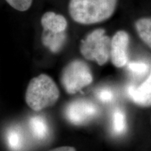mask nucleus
Segmentation results:
<instances>
[{
  "mask_svg": "<svg viewBox=\"0 0 151 151\" xmlns=\"http://www.w3.org/2000/svg\"><path fill=\"white\" fill-rule=\"evenodd\" d=\"M11 7L19 11H25L32 6L33 0H6Z\"/></svg>",
  "mask_w": 151,
  "mask_h": 151,
  "instance_id": "15",
  "label": "nucleus"
},
{
  "mask_svg": "<svg viewBox=\"0 0 151 151\" xmlns=\"http://www.w3.org/2000/svg\"><path fill=\"white\" fill-rule=\"evenodd\" d=\"M134 25L141 40L151 49V17L138 19Z\"/></svg>",
  "mask_w": 151,
  "mask_h": 151,
  "instance_id": "12",
  "label": "nucleus"
},
{
  "mask_svg": "<svg viewBox=\"0 0 151 151\" xmlns=\"http://www.w3.org/2000/svg\"><path fill=\"white\" fill-rule=\"evenodd\" d=\"M29 127L31 134L36 140L42 141L48 139L50 135V127L46 118L42 116L36 115L29 120Z\"/></svg>",
  "mask_w": 151,
  "mask_h": 151,
  "instance_id": "9",
  "label": "nucleus"
},
{
  "mask_svg": "<svg viewBox=\"0 0 151 151\" xmlns=\"http://www.w3.org/2000/svg\"><path fill=\"white\" fill-rule=\"evenodd\" d=\"M49 151H76L73 147L71 146H61L54 148Z\"/></svg>",
  "mask_w": 151,
  "mask_h": 151,
  "instance_id": "17",
  "label": "nucleus"
},
{
  "mask_svg": "<svg viewBox=\"0 0 151 151\" xmlns=\"http://www.w3.org/2000/svg\"><path fill=\"white\" fill-rule=\"evenodd\" d=\"M131 72L137 75L145 74L148 70V65L145 62H131L128 65Z\"/></svg>",
  "mask_w": 151,
  "mask_h": 151,
  "instance_id": "16",
  "label": "nucleus"
},
{
  "mask_svg": "<svg viewBox=\"0 0 151 151\" xmlns=\"http://www.w3.org/2000/svg\"><path fill=\"white\" fill-rule=\"evenodd\" d=\"M117 3L118 0H69V13L77 23H99L113 16Z\"/></svg>",
  "mask_w": 151,
  "mask_h": 151,
  "instance_id": "1",
  "label": "nucleus"
},
{
  "mask_svg": "<svg viewBox=\"0 0 151 151\" xmlns=\"http://www.w3.org/2000/svg\"><path fill=\"white\" fill-rule=\"evenodd\" d=\"M111 129L113 134L116 135H121L127 129V119L125 113L121 109H116L113 112Z\"/></svg>",
  "mask_w": 151,
  "mask_h": 151,
  "instance_id": "13",
  "label": "nucleus"
},
{
  "mask_svg": "<svg viewBox=\"0 0 151 151\" xmlns=\"http://www.w3.org/2000/svg\"><path fill=\"white\" fill-rule=\"evenodd\" d=\"M111 42L104 29H94L81 41L80 52L86 60L102 66L110 59Z\"/></svg>",
  "mask_w": 151,
  "mask_h": 151,
  "instance_id": "3",
  "label": "nucleus"
},
{
  "mask_svg": "<svg viewBox=\"0 0 151 151\" xmlns=\"http://www.w3.org/2000/svg\"><path fill=\"white\" fill-rule=\"evenodd\" d=\"M65 32L55 33L43 29L41 35V41L43 46H46L50 51L58 53L62 50L66 41Z\"/></svg>",
  "mask_w": 151,
  "mask_h": 151,
  "instance_id": "10",
  "label": "nucleus"
},
{
  "mask_svg": "<svg viewBox=\"0 0 151 151\" xmlns=\"http://www.w3.org/2000/svg\"><path fill=\"white\" fill-rule=\"evenodd\" d=\"M6 142L11 151H21L24 146V137L22 130L17 126L9 128L6 133Z\"/></svg>",
  "mask_w": 151,
  "mask_h": 151,
  "instance_id": "11",
  "label": "nucleus"
},
{
  "mask_svg": "<svg viewBox=\"0 0 151 151\" xmlns=\"http://www.w3.org/2000/svg\"><path fill=\"white\" fill-rule=\"evenodd\" d=\"M96 97L103 103L111 102L114 99V93L113 90L109 88H103L98 90L96 92Z\"/></svg>",
  "mask_w": 151,
  "mask_h": 151,
  "instance_id": "14",
  "label": "nucleus"
},
{
  "mask_svg": "<svg viewBox=\"0 0 151 151\" xmlns=\"http://www.w3.org/2000/svg\"><path fill=\"white\" fill-rule=\"evenodd\" d=\"M41 24L43 29L55 33L65 32L67 27V21L63 16L48 11L41 17Z\"/></svg>",
  "mask_w": 151,
  "mask_h": 151,
  "instance_id": "8",
  "label": "nucleus"
},
{
  "mask_svg": "<svg viewBox=\"0 0 151 151\" xmlns=\"http://www.w3.org/2000/svg\"><path fill=\"white\" fill-rule=\"evenodd\" d=\"M127 94L137 105L147 107L151 106V71L146 80L140 86H130L127 88Z\"/></svg>",
  "mask_w": 151,
  "mask_h": 151,
  "instance_id": "7",
  "label": "nucleus"
},
{
  "mask_svg": "<svg viewBox=\"0 0 151 151\" xmlns=\"http://www.w3.org/2000/svg\"><path fill=\"white\" fill-rule=\"evenodd\" d=\"M60 81L68 94H74L91 84L93 76L90 68L86 62L81 60H75L64 67Z\"/></svg>",
  "mask_w": 151,
  "mask_h": 151,
  "instance_id": "4",
  "label": "nucleus"
},
{
  "mask_svg": "<svg viewBox=\"0 0 151 151\" xmlns=\"http://www.w3.org/2000/svg\"><path fill=\"white\" fill-rule=\"evenodd\" d=\"M100 109L95 103L86 99L73 100L66 106L64 114L66 120L76 126L86 125L97 119Z\"/></svg>",
  "mask_w": 151,
  "mask_h": 151,
  "instance_id": "5",
  "label": "nucleus"
},
{
  "mask_svg": "<svg viewBox=\"0 0 151 151\" xmlns=\"http://www.w3.org/2000/svg\"><path fill=\"white\" fill-rule=\"evenodd\" d=\"M129 44V36L124 30L118 31L111 38L110 59L116 67H123L127 64Z\"/></svg>",
  "mask_w": 151,
  "mask_h": 151,
  "instance_id": "6",
  "label": "nucleus"
},
{
  "mask_svg": "<svg viewBox=\"0 0 151 151\" xmlns=\"http://www.w3.org/2000/svg\"><path fill=\"white\" fill-rule=\"evenodd\" d=\"M59 97L60 91L55 81L43 73L29 81L25 92V102L35 111L52 106Z\"/></svg>",
  "mask_w": 151,
  "mask_h": 151,
  "instance_id": "2",
  "label": "nucleus"
}]
</instances>
